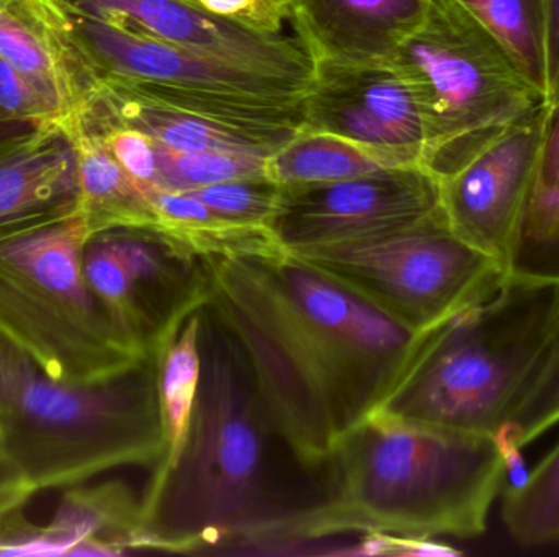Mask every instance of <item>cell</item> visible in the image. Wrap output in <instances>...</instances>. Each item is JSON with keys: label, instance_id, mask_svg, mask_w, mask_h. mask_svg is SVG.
Returning a JSON list of instances; mask_svg holds the SVG:
<instances>
[{"label": "cell", "instance_id": "6da1fadb", "mask_svg": "<svg viewBox=\"0 0 559 557\" xmlns=\"http://www.w3.org/2000/svg\"><path fill=\"white\" fill-rule=\"evenodd\" d=\"M206 307L241 347L262 404L305 470L400 391L430 332L397 323L286 251L202 258Z\"/></svg>", "mask_w": 559, "mask_h": 557}, {"label": "cell", "instance_id": "7a4b0ae2", "mask_svg": "<svg viewBox=\"0 0 559 557\" xmlns=\"http://www.w3.org/2000/svg\"><path fill=\"white\" fill-rule=\"evenodd\" d=\"M202 382L174 467L154 468L140 499L134 552L262 555L308 499L302 468L275 431L241 347L200 310Z\"/></svg>", "mask_w": 559, "mask_h": 557}, {"label": "cell", "instance_id": "3957f363", "mask_svg": "<svg viewBox=\"0 0 559 557\" xmlns=\"http://www.w3.org/2000/svg\"><path fill=\"white\" fill-rule=\"evenodd\" d=\"M506 483L492 435L371 415L314 470L312 493L264 555H302L309 543L388 533L476 538Z\"/></svg>", "mask_w": 559, "mask_h": 557}, {"label": "cell", "instance_id": "277c9868", "mask_svg": "<svg viewBox=\"0 0 559 557\" xmlns=\"http://www.w3.org/2000/svg\"><path fill=\"white\" fill-rule=\"evenodd\" d=\"M0 447L38 491L156 467L166 451L156 352L111 378L69 383L0 336Z\"/></svg>", "mask_w": 559, "mask_h": 557}, {"label": "cell", "instance_id": "5b68a950", "mask_svg": "<svg viewBox=\"0 0 559 557\" xmlns=\"http://www.w3.org/2000/svg\"><path fill=\"white\" fill-rule=\"evenodd\" d=\"M558 319L559 283L508 278L491 296L432 334L381 414L495 435L540 362Z\"/></svg>", "mask_w": 559, "mask_h": 557}, {"label": "cell", "instance_id": "8992f818", "mask_svg": "<svg viewBox=\"0 0 559 557\" xmlns=\"http://www.w3.org/2000/svg\"><path fill=\"white\" fill-rule=\"evenodd\" d=\"M88 239L78 209L0 234V336L59 382H102L150 356L118 332L88 287Z\"/></svg>", "mask_w": 559, "mask_h": 557}, {"label": "cell", "instance_id": "52a82bcc", "mask_svg": "<svg viewBox=\"0 0 559 557\" xmlns=\"http://www.w3.org/2000/svg\"><path fill=\"white\" fill-rule=\"evenodd\" d=\"M390 61L419 97L427 128L423 166L439 180L548 107L506 46L456 0H427Z\"/></svg>", "mask_w": 559, "mask_h": 557}, {"label": "cell", "instance_id": "ba28073f", "mask_svg": "<svg viewBox=\"0 0 559 557\" xmlns=\"http://www.w3.org/2000/svg\"><path fill=\"white\" fill-rule=\"evenodd\" d=\"M288 254L417 332L439 329L509 278L495 258L450 229L442 208L383 238Z\"/></svg>", "mask_w": 559, "mask_h": 557}, {"label": "cell", "instance_id": "9c48e42d", "mask_svg": "<svg viewBox=\"0 0 559 557\" xmlns=\"http://www.w3.org/2000/svg\"><path fill=\"white\" fill-rule=\"evenodd\" d=\"M88 287L118 332L144 355L157 352L180 324L209 304L202 258L156 228L98 232L84 249Z\"/></svg>", "mask_w": 559, "mask_h": 557}, {"label": "cell", "instance_id": "30bf717a", "mask_svg": "<svg viewBox=\"0 0 559 557\" xmlns=\"http://www.w3.org/2000/svg\"><path fill=\"white\" fill-rule=\"evenodd\" d=\"M440 182L424 166L344 182L283 186L271 231L286 252L350 244L413 228L436 215Z\"/></svg>", "mask_w": 559, "mask_h": 557}, {"label": "cell", "instance_id": "8fae6325", "mask_svg": "<svg viewBox=\"0 0 559 557\" xmlns=\"http://www.w3.org/2000/svg\"><path fill=\"white\" fill-rule=\"evenodd\" d=\"M550 107L514 124L440 182L450 229L506 274L537 183Z\"/></svg>", "mask_w": 559, "mask_h": 557}, {"label": "cell", "instance_id": "7c38bea8", "mask_svg": "<svg viewBox=\"0 0 559 557\" xmlns=\"http://www.w3.org/2000/svg\"><path fill=\"white\" fill-rule=\"evenodd\" d=\"M302 121L423 166L426 117L413 84L391 61L318 59L302 97Z\"/></svg>", "mask_w": 559, "mask_h": 557}, {"label": "cell", "instance_id": "4fadbf2b", "mask_svg": "<svg viewBox=\"0 0 559 557\" xmlns=\"http://www.w3.org/2000/svg\"><path fill=\"white\" fill-rule=\"evenodd\" d=\"M114 25L216 61L311 87L316 59L299 38L265 35L206 13L187 0H66Z\"/></svg>", "mask_w": 559, "mask_h": 557}, {"label": "cell", "instance_id": "5bb4252c", "mask_svg": "<svg viewBox=\"0 0 559 557\" xmlns=\"http://www.w3.org/2000/svg\"><path fill=\"white\" fill-rule=\"evenodd\" d=\"M75 33L100 74L233 97L301 100L309 87L205 58L114 25L66 2Z\"/></svg>", "mask_w": 559, "mask_h": 557}, {"label": "cell", "instance_id": "9a60e30c", "mask_svg": "<svg viewBox=\"0 0 559 557\" xmlns=\"http://www.w3.org/2000/svg\"><path fill=\"white\" fill-rule=\"evenodd\" d=\"M0 58L58 110L69 137L84 124L102 74L62 0H0Z\"/></svg>", "mask_w": 559, "mask_h": 557}, {"label": "cell", "instance_id": "2e32d148", "mask_svg": "<svg viewBox=\"0 0 559 557\" xmlns=\"http://www.w3.org/2000/svg\"><path fill=\"white\" fill-rule=\"evenodd\" d=\"M91 120L133 128L156 143L183 153L213 150L261 157L277 153L302 128L225 120L170 107L141 94L123 78L104 74L97 101L85 121Z\"/></svg>", "mask_w": 559, "mask_h": 557}, {"label": "cell", "instance_id": "e0dca14e", "mask_svg": "<svg viewBox=\"0 0 559 557\" xmlns=\"http://www.w3.org/2000/svg\"><path fill=\"white\" fill-rule=\"evenodd\" d=\"M74 143L61 130H36L0 144V234L78 209Z\"/></svg>", "mask_w": 559, "mask_h": 557}, {"label": "cell", "instance_id": "ac0fdd59", "mask_svg": "<svg viewBox=\"0 0 559 557\" xmlns=\"http://www.w3.org/2000/svg\"><path fill=\"white\" fill-rule=\"evenodd\" d=\"M426 7L427 0H299L293 23L316 61H390Z\"/></svg>", "mask_w": 559, "mask_h": 557}, {"label": "cell", "instance_id": "d6986e66", "mask_svg": "<svg viewBox=\"0 0 559 557\" xmlns=\"http://www.w3.org/2000/svg\"><path fill=\"white\" fill-rule=\"evenodd\" d=\"M46 525L59 556H121L134 552L140 499L121 481L79 484L66 491Z\"/></svg>", "mask_w": 559, "mask_h": 557}, {"label": "cell", "instance_id": "ffe728a7", "mask_svg": "<svg viewBox=\"0 0 559 557\" xmlns=\"http://www.w3.org/2000/svg\"><path fill=\"white\" fill-rule=\"evenodd\" d=\"M78 157V211L92 235L120 228H157V215L143 186L118 164L92 131L71 136Z\"/></svg>", "mask_w": 559, "mask_h": 557}, {"label": "cell", "instance_id": "44dd1931", "mask_svg": "<svg viewBox=\"0 0 559 557\" xmlns=\"http://www.w3.org/2000/svg\"><path fill=\"white\" fill-rule=\"evenodd\" d=\"M411 166L416 164L391 150L302 126L289 143L267 157L265 175L282 186L322 185Z\"/></svg>", "mask_w": 559, "mask_h": 557}, {"label": "cell", "instance_id": "7402d4cb", "mask_svg": "<svg viewBox=\"0 0 559 557\" xmlns=\"http://www.w3.org/2000/svg\"><path fill=\"white\" fill-rule=\"evenodd\" d=\"M146 193L157 215V231L193 257L285 251L271 228L223 218L189 193L156 189Z\"/></svg>", "mask_w": 559, "mask_h": 557}, {"label": "cell", "instance_id": "603a6c76", "mask_svg": "<svg viewBox=\"0 0 559 557\" xmlns=\"http://www.w3.org/2000/svg\"><path fill=\"white\" fill-rule=\"evenodd\" d=\"M200 311L187 317L179 329L157 349V391L166 451L154 468H170L186 444L202 382Z\"/></svg>", "mask_w": 559, "mask_h": 557}, {"label": "cell", "instance_id": "cb8c5ba5", "mask_svg": "<svg viewBox=\"0 0 559 557\" xmlns=\"http://www.w3.org/2000/svg\"><path fill=\"white\" fill-rule=\"evenodd\" d=\"M485 25L548 101L544 0H456Z\"/></svg>", "mask_w": 559, "mask_h": 557}, {"label": "cell", "instance_id": "d4e9b609", "mask_svg": "<svg viewBox=\"0 0 559 557\" xmlns=\"http://www.w3.org/2000/svg\"><path fill=\"white\" fill-rule=\"evenodd\" d=\"M502 519L519 545L559 542V444L531 471L524 486L506 491Z\"/></svg>", "mask_w": 559, "mask_h": 557}, {"label": "cell", "instance_id": "484cf974", "mask_svg": "<svg viewBox=\"0 0 559 557\" xmlns=\"http://www.w3.org/2000/svg\"><path fill=\"white\" fill-rule=\"evenodd\" d=\"M267 157L249 154L183 153L157 143V170L159 182L156 190L189 192L231 180L259 179L265 175Z\"/></svg>", "mask_w": 559, "mask_h": 557}, {"label": "cell", "instance_id": "4316f807", "mask_svg": "<svg viewBox=\"0 0 559 557\" xmlns=\"http://www.w3.org/2000/svg\"><path fill=\"white\" fill-rule=\"evenodd\" d=\"M508 277L559 283V192L532 196L509 262Z\"/></svg>", "mask_w": 559, "mask_h": 557}, {"label": "cell", "instance_id": "83f0119b", "mask_svg": "<svg viewBox=\"0 0 559 557\" xmlns=\"http://www.w3.org/2000/svg\"><path fill=\"white\" fill-rule=\"evenodd\" d=\"M559 422V319L524 391L512 408L504 427L519 447L550 431Z\"/></svg>", "mask_w": 559, "mask_h": 557}, {"label": "cell", "instance_id": "f1b7e54d", "mask_svg": "<svg viewBox=\"0 0 559 557\" xmlns=\"http://www.w3.org/2000/svg\"><path fill=\"white\" fill-rule=\"evenodd\" d=\"M283 186L267 177L231 180L203 189L189 190V195L205 203L223 218L241 225L271 228L277 215Z\"/></svg>", "mask_w": 559, "mask_h": 557}, {"label": "cell", "instance_id": "f546056e", "mask_svg": "<svg viewBox=\"0 0 559 557\" xmlns=\"http://www.w3.org/2000/svg\"><path fill=\"white\" fill-rule=\"evenodd\" d=\"M28 124L36 130L64 131L55 107L0 58V124Z\"/></svg>", "mask_w": 559, "mask_h": 557}, {"label": "cell", "instance_id": "4dcf8cb0", "mask_svg": "<svg viewBox=\"0 0 559 557\" xmlns=\"http://www.w3.org/2000/svg\"><path fill=\"white\" fill-rule=\"evenodd\" d=\"M206 13L265 35L285 33V25L295 22L293 0H187Z\"/></svg>", "mask_w": 559, "mask_h": 557}, {"label": "cell", "instance_id": "1f68e13d", "mask_svg": "<svg viewBox=\"0 0 559 557\" xmlns=\"http://www.w3.org/2000/svg\"><path fill=\"white\" fill-rule=\"evenodd\" d=\"M337 556L361 557H453L462 552L442 545L437 540L411 538V536L388 535V533H364L357 545L341 549Z\"/></svg>", "mask_w": 559, "mask_h": 557}, {"label": "cell", "instance_id": "d6a6232c", "mask_svg": "<svg viewBox=\"0 0 559 557\" xmlns=\"http://www.w3.org/2000/svg\"><path fill=\"white\" fill-rule=\"evenodd\" d=\"M39 491L0 447V519L23 509Z\"/></svg>", "mask_w": 559, "mask_h": 557}, {"label": "cell", "instance_id": "836d02e7", "mask_svg": "<svg viewBox=\"0 0 559 557\" xmlns=\"http://www.w3.org/2000/svg\"><path fill=\"white\" fill-rule=\"evenodd\" d=\"M559 192V101L550 108L544 150L538 166L537 183L532 196L554 195Z\"/></svg>", "mask_w": 559, "mask_h": 557}, {"label": "cell", "instance_id": "e575fe53", "mask_svg": "<svg viewBox=\"0 0 559 557\" xmlns=\"http://www.w3.org/2000/svg\"><path fill=\"white\" fill-rule=\"evenodd\" d=\"M492 437H495L499 453H501L502 461H504L508 491L519 489V487L524 486L525 481L528 480V474H531L527 463L522 457L524 448L519 447L518 441L512 438L504 425Z\"/></svg>", "mask_w": 559, "mask_h": 557}, {"label": "cell", "instance_id": "d590c367", "mask_svg": "<svg viewBox=\"0 0 559 557\" xmlns=\"http://www.w3.org/2000/svg\"><path fill=\"white\" fill-rule=\"evenodd\" d=\"M545 41H547L548 97L559 78V0H544Z\"/></svg>", "mask_w": 559, "mask_h": 557}, {"label": "cell", "instance_id": "8d00e7d4", "mask_svg": "<svg viewBox=\"0 0 559 557\" xmlns=\"http://www.w3.org/2000/svg\"><path fill=\"white\" fill-rule=\"evenodd\" d=\"M33 131H36V128L28 126V124H0V144L19 140V137L26 136V134L33 133Z\"/></svg>", "mask_w": 559, "mask_h": 557}, {"label": "cell", "instance_id": "74e56055", "mask_svg": "<svg viewBox=\"0 0 559 557\" xmlns=\"http://www.w3.org/2000/svg\"><path fill=\"white\" fill-rule=\"evenodd\" d=\"M559 101V78L555 84L554 90H551L550 97H548V107L554 108Z\"/></svg>", "mask_w": 559, "mask_h": 557}, {"label": "cell", "instance_id": "f35d334b", "mask_svg": "<svg viewBox=\"0 0 559 557\" xmlns=\"http://www.w3.org/2000/svg\"><path fill=\"white\" fill-rule=\"evenodd\" d=\"M293 2H295V9H296V5H298L299 0H293Z\"/></svg>", "mask_w": 559, "mask_h": 557}]
</instances>
